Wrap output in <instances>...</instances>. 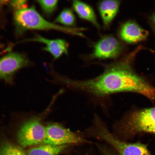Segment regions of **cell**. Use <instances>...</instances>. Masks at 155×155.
Returning <instances> with one entry per match:
<instances>
[{"instance_id": "cell-1", "label": "cell", "mask_w": 155, "mask_h": 155, "mask_svg": "<svg viewBox=\"0 0 155 155\" xmlns=\"http://www.w3.org/2000/svg\"><path fill=\"white\" fill-rule=\"evenodd\" d=\"M131 58L129 56L111 65L96 78L78 81V88L98 96L122 91L135 92L154 100L155 88L134 72L131 66Z\"/></svg>"}, {"instance_id": "cell-2", "label": "cell", "mask_w": 155, "mask_h": 155, "mask_svg": "<svg viewBox=\"0 0 155 155\" xmlns=\"http://www.w3.org/2000/svg\"><path fill=\"white\" fill-rule=\"evenodd\" d=\"M16 33L20 34L29 29H54L82 36V28H70L59 26L45 20L36 11L34 7L26 8L16 11L14 15Z\"/></svg>"}, {"instance_id": "cell-3", "label": "cell", "mask_w": 155, "mask_h": 155, "mask_svg": "<svg viewBox=\"0 0 155 155\" xmlns=\"http://www.w3.org/2000/svg\"><path fill=\"white\" fill-rule=\"evenodd\" d=\"M46 135L45 127L37 118H32L26 121L17 133L18 142L24 148L42 144Z\"/></svg>"}, {"instance_id": "cell-4", "label": "cell", "mask_w": 155, "mask_h": 155, "mask_svg": "<svg viewBox=\"0 0 155 155\" xmlns=\"http://www.w3.org/2000/svg\"><path fill=\"white\" fill-rule=\"evenodd\" d=\"M96 127L98 136L112 146L120 155H151L146 145L140 143H128L123 142L100 123H97Z\"/></svg>"}, {"instance_id": "cell-5", "label": "cell", "mask_w": 155, "mask_h": 155, "mask_svg": "<svg viewBox=\"0 0 155 155\" xmlns=\"http://www.w3.org/2000/svg\"><path fill=\"white\" fill-rule=\"evenodd\" d=\"M125 127L126 131L131 133L155 134V106L131 113L127 118Z\"/></svg>"}, {"instance_id": "cell-6", "label": "cell", "mask_w": 155, "mask_h": 155, "mask_svg": "<svg viewBox=\"0 0 155 155\" xmlns=\"http://www.w3.org/2000/svg\"><path fill=\"white\" fill-rule=\"evenodd\" d=\"M46 135L42 144L55 146L80 144L85 140L63 126L56 123H51L45 127Z\"/></svg>"}, {"instance_id": "cell-7", "label": "cell", "mask_w": 155, "mask_h": 155, "mask_svg": "<svg viewBox=\"0 0 155 155\" xmlns=\"http://www.w3.org/2000/svg\"><path fill=\"white\" fill-rule=\"evenodd\" d=\"M29 61L23 55L17 53L7 54L0 61V76L7 83H11L13 76L19 69L27 66Z\"/></svg>"}, {"instance_id": "cell-8", "label": "cell", "mask_w": 155, "mask_h": 155, "mask_svg": "<svg viewBox=\"0 0 155 155\" xmlns=\"http://www.w3.org/2000/svg\"><path fill=\"white\" fill-rule=\"evenodd\" d=\"M123 46L120 42L111 36H105L94 46L93 57L99 59L113 58L121 53Z\"/></svg>"}, {"instance_id": "cell-9", "label": "cell", "mask_w": 155, "mask_h": 155, "mask_svg": "<svg viewBox=\"0 0 155 155\" xmlns=\"http://www.w3.org/2000/svg\"><path fill=\"white\" fill-rule=\"evenodd\" d=\"M120 36L122 40L129 43H136L145 39L148 31L132 21H128L122 26Z\"/></svg>"}, {"instance_id": "cell-10", "label": "cell", "mask_w": 155, "mask_h": 155, "mask_svg": "<svg viewBox=\"0 0 155 155\" xmlns=\"http://www.w3.org/2000/svg\"><path fill=\"white\" fill-rule=\"evenodd\" d=\"M24 41H37L45 44L46 45L44 50L50 53L55 59L58 58L63 54H68V44L63 39L50 40L37 35L34 38Z\"/></svg>"}, {"instance_id": "cell-11", "label": "cell", "mask_w": 155, "mask_h": 155, "mask_svg": "<svg viewBox=\"0 0 155 155\" xmlns=\"http://www.w3.org/2000/svg\"><path fill=\"white\" fill-rule=\"evenodd\" d=\"M120 2L117 0L102 1L98 5V9L104 25L108 27L116 16Z\"/></svg>"}, {"instance_id": "cell-12", "label": "cell", "mask_w": 155, "mask_h": 155, "mask_svg": "<svg viewBox=\"0 0 155 155\" xmlns=\"http://www.w3.org/2000/svg\"><path fill=\"white\" fill-rule=\"evenodd\" d=\"M72 5L73 9L80 18L90 22L97 28H100L94 11L90 5L78 0L73 1Z\"/></svg>"}, {"instance_id": "cell-13", "label": "cell", "mask_w": 155, "mask_h": 155, "mask_svg": "<svg viewBox=\"0 0 155 155\" xmlns=\"http://www.w3.org/2000/svg\"><path fill=\"white\" fill-rule=\"evenodd\" d=\"M68 145L55 146L49 144H42L32 148L26 153L27 155H58Z\"/></svg>"}, {"instance_id": "cell-14", "label": "cell", "mask_w": 155, "mask_h": 155, "mask_svg": "<svg viewBox=\"0 0 155 155\" xmlns=\"http://www.w3.org/2000/svg\"><path fill=\"white\" fill-rule=\"evenodd\" d=\"M0 155H27L22 148L8 142H5L1 145Z\"/></svg>"}, {"instance_id": "cell-15", "label": "cell", "mask_w": 155, "mask_h": 155, "mask_svg": "<svg viewBox=\"0 0 155 155\" xmlns=\"http://www.w3.org/2000/svg\"><path fill=\"white\" fill-rule=\"evenodd\" d=\"M75 18L72 10L69 8L63 9L55 20V22L72 26L75 23Z\"/></svg>"}, {"instance_id": "cell-16", "label": "cell", "mask_w": 155, "mask_h": 155, "mask_svg": "<svg viewBox=\"0 0 155 155\" xmlns=\"http://www.w3.org/2000/svg\"><path fill=\"white\" fill-rule=\"evenodd\" d=\"M44 12L48 15L52 14L57 7L58 0H38Z\"/></svg>"}, {"instance_id": "cell-17", "label": "cell", "mask_w": 155, "mask_h": 155, "mask_svg": "<svg viewBox=\"0 0 155 155\" xmlns=\"http://www.w3.org/2000/svg\"><path fill=\"white\" fill-rule=\"evenodd\" d=\"M27 3L26 0H12L10 2V5L16 11L27 8Z\"/></svg>"}, {"instance_id": "cell-18", "label": "cell", "mask_w": 155, "mask_h": 155, "mask_svg": "<svg viewBox=\"0 0 155 155\" xmlns=\"http://www.w3.org/2000/svg\"><path fill=\"white\" fill-rule=\"evenodd\" d=\"M99 147L102 155H117L105 148L102 146Z\"/></svg>"}, {"instance_id": "cell-19", "label": "cell", "mask_w": 155, "mask_h": 155, "mask_svg": "<svg viewBox=\"0 0 155 155\" xmlns=\"http://www.w3.org/2000/svg\"><path fill=\"white\" fill-rule=\"evenodd\" d=\"M151 20L152 24L155 28V12L152 15L151 18Z\"/></svg>"}]
</instances>
